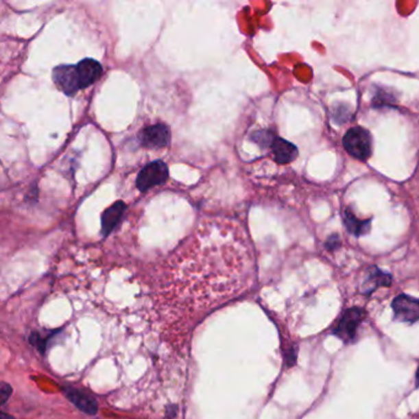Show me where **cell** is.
I'll return each mask as SVG.
<instances>
[{
  "instance_id": "cell-1",
  "label": "cell",
  "mask_w": 419,
  "mask_h": 419,
  "mask_svg": "<svg viewBox=\"0 0 419 419\" xmlns=\"http://www.w3.org/2000/svg\"><path fill=\"white\" fill-rule=\"evenodd\" d=\"M102 65L95 60H83L75 65H60L53 71V82L67 96L75 95L100 79Z\"/></svg>"
},
{
  "instance_id": "cell-2",
  "label": "cell",
  "mask_w": 419,
  "mask_h": 419,
  "mask_svg": "<svg viewBox=\"0 0 419 419\" xmlns=\"http://www.w3.org/2000/svg\"><path fill=\"white\" fill-rule=\"evenodd\" d=\"M343 145L347 153L355 156V159L366 161L372 155V136L368 130L361 127H355L349 130L343 138Z\"/></svg>"
},
{
  "instance_id": "cell-3",
  "label": "cell",
  "mask_w": 419,
  "mask_h": 419,
  "mask_svg": "<svg viewBox=\"0 0 419 419\" xmlns=\"http://www.w3.org/2000/svg\"><path fill=\"white\" fill-rule=\"evenodd\" d=\"M366 318V313L359 307H352L346 310L342 316L338 320L337 325L333 327V335L339 337L344 342H352L357 336V330L363 320Z\"/></svg>"
},
{
  "instance_id": "cell-4",
  "label": "cell",
  "mask_w": 419,
  "mask_h": 419,
  "mask_svg": "<svg viewBox=\"0 0 419 419\" xmlns=\"http://www.w3.org/2000/svg\"><path fill=\"white\" fill-rule=\"evenodd\" d=\"M167 178H169V170L165 163L153 161L139 172L136 178V187L139 191L145 192L155 186L165 183Z\"/></svg>"
},
{
  "instance_id": "cell-5",
  "label": "cell",
  "mask_w": 419,
  "mask_h": 419,
  "mask_svg": "<svg viewBox=\"0 0 419 419\" xmlns=\"http://www.w3.org/2000/svg\"><path fill=\"white\" fill-rule=\"evenodd\" d=\"M392 309L396 320L401 322L414 324L419 321V299L402 294L392 301Z\"/></svg>"
},
{
  "instance_id": "cell-6",
  "label": "cell",
  "mask_w": 419,
  "mask_h": 419,
  "mask_svg": "<svg viewBox=\"0 0 419 419\" xmlns=\"http://www.w3.org/2000/svg\"><path fill=\"white\" fill-rule=\"evenodd\" d=\"M139 139L145 148H165L171 141V132L165 124H154L143 130Z\"/></svg>"
},
{
  "instance_id": "cell-7",
  "label": "cell",
  "mask_w": 419,
  "mask_h": 419,
  "mask_svg": "<svg viewBox=\"0 0 419 419\" xmlns=\"http://www.w3.org/2000/svg\"><path fill=\"white\" fill-rule=\"evenodd\" d=\"M273 158L278 164H289L298 156V149L294 144L284 141L282 138L273 136L270 143Z\"/></svg>"
},
{
  "instance_id": "cell-8",
  "label": "cell",
  "mask_w": 419,
  "mask_h": 419,
  "mask_svg": "<svg viewBox=\"0 0 419 419\" xmlns=\"http://www.w3.org/2000/svg\"><path fill=\"white\" fill-rule=\"evenodd\" d=\"M65 396L68 397V400L79 408L80 411H83L86 414H97V403L95 400H93L89 396L84 395L83 392H79L74 389H65Z\"/></svg>"
},
{
  "instance_id": "cell-9",
  "label": "cell",
  "mask_w": 419,
  "mask_h": 419,
  "mask_svg": "<svg viewBox=\"0 0 419 419\" xmlns=\"http://www.w3.org/2000/svg\"><path fill=\"white\" fill-rule=\"evenodd\" d=\"M390 284H391V276L374 267L368 272V277L363 284V289L366 294H369L379 287H387Z\"/></svg>"
},
{
  "instance_id": "cell-10",
  "label": "cell",
  "mask_w": 419,
  "mask_h": 419,
  "mask_svg": "<svg viewBox=\"0 0 419 419\" xmlns=\"http://www.w3.org/2000/svg\"><path fill=\"white\" fill-rule=\"evenodd\" d=\"M124 209H125V207H124L123 203H121V202L116 203L110 209H107L105 214H104V217H102V230H104V234L111 232L113 228L119 223V218H121L122 213L124 212Z\"/></svg>"
},
{
  "instance_id": "cell-11",
  "label": "cell",
  "mask_w": 419,
  "mask_h": 419,
  "mask_svg": "<svg viewBox=\"0 0 419 419\" xmlns=\"http://www.w3.org/2000/svg\"><path fill=\"white\" fill-rule=\"evenodd\" d=\"M344 223L347 226V230L357 237L364 235L370 229V222L369 220H359L355 217V214L350 211L344 213Z\"/></svg>"
},
{
  "instance_id": "cell-12",
  "label": "cell",
  "mask_w": 419,
  "mask_h": 419,
  "mask_svg": "<svg viewBox=\"0 0 419 419\" xmlns=\"http://www.w3.org/2000/svg\"><path fill=\"white\" fill-rule=\"evenodd\" d=\"M12 386L9 384H6V383H1L0 384V397H1V405L4 406L8 400H9V397L12 395Z\"/></svg>"
},
{
  "instance_id": "cell-13",
  "label": "cell",
  "mask_w": 419,
  "mask_h": 419,
  "mask_svg": "<svg viewBox=\"0 0 419 419\" xmlns=\"http://www.w3.org/2000/svg\"><path fill=\"white\" fill-rule=\"evenodd\" d=\"M326 246H327L328 250H333V248H338V246H339V240H338L337 235L331 237L330 239H328L327 243H326Z\"/></svg>"
},
{
  "instance_id": "cell-14",
  "label": "cell",
  "mask_w": 419,
  "mask_h": 419,
  "mask_svg": "<svg viewBox=\"0 0 419 419\" xmlns=\"http://www.w3.org/2000/svg\"><path fill=\"white\" fill-rule=\"evenodd\" d=\"M0 419H15V418H14V417H12V416H9V414H1V416H0Z\"/></svg>"
},
{
  "instance_id": "cell-15",
  "label": "cell",
  "mask_w": 419,
  "mask_h": 419,
  "mask_svg": "<svg viewBox=\"0 0 419 419\" xmlns=\"http://www.w3.org/2000/svg\"><path fill=\"white\" fill-rule=\"evenodd\" d=\"M416 387H419V368L417 370V375H416Z\"/></svg>"
}]
</instances>
